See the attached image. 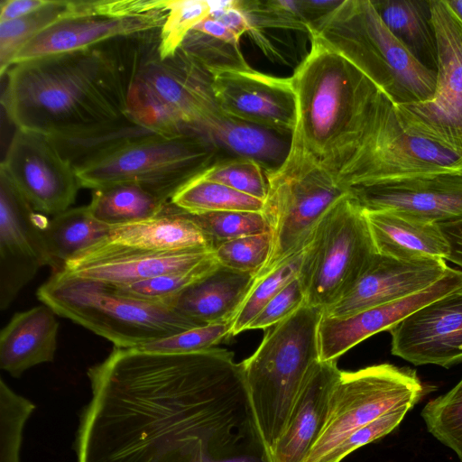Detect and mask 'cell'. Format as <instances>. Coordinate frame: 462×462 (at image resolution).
I'll use <instances>...</instances> for the list:
<instances>
[{
  "mask_svg": "<svg viewBox=\"0 0 462 462\" xmlns=\"http://www.w3.org/2000/svg\"><path fill=\"white\" fill-rule=\"evenodd\" d=\"M309 37L310 51L291 77L297 116L283 162L319 167L342 185L372 150L394 105L352 62Z\"/></svg>",
  "mask_w": 462,
  "mask_h": 462,
  "instance_id": "3957f363",
  "label": "cell"
},
{
  "mask_svg": "<svg viewBox=\"0 0 462 462\" xmlns=\"http://www.w3.org/2000/svg\"><path fill=\"white\" fill-rule=\"evenodd\" d=\"M448 267L443 259H404L376 253L356 284L323 315L344 317L402 300L431 286Z\"/></svg>",
  "mask_w": 462,
  "mask_h": 462,
  "instance_id": "ffe728a7",
  "label": "cell"
},
{
  "mask_svg": "<svg viewBox=\"0 0 462 462\" xmlns=\"http://www.w3.org/2000/svg\"><path fill=\"white\" fill-rule=\"evenodd\" d=\"M414 370L390 364L341 371L332 389L325 425L304 462H320L345 437L423 395Z\"/></svg>",
  "mask_w": 462,
  "mask_h": 462,
  "instance_id": "8fae6325",
  "label": "cell"
},
{
  "mask_svg": "<svg viewBox=\"0 0 462 462\" xmlns=\"http://www.w3.org/2000/svg\"><path fill=\"white\" fill-rule=\"evenodd\" d=\"M272 248L270 231L223 242L215 247L213 254L218 264L256 276L266 265Z\"/></svg>",
  "mask_w": 462,
  "mask_h": 462,
  "instance_id": "b9f144b4",
  "label": "cell"
},
{
  "mask_svg": "<svg viewBox=\"0 0 462 462\" xmlns=\"http://www.w3.org/2000/svg\"><path fill=\"white\" fill-rule=\"evenodd\" d=\"M171 202L186 212L195 214L219 211L263 212L264 207L263 200L200 176L180 190Z\"/></svg>",
  "mask_w": 462,
  "mask_h": 462,
  "instance_id": "d6a6232c",
  "label": "cell"
},
{
  "mask_svg": "<svg viewBox=\"0 0 462 462\" xmlns=\"http://www.w3.org/2000/svg\"><path fill=\"white\" fill-rule=\"evenodd\" d=\"M304 305V291L299 277H296L263 307L247 330H266L286 319Z\"/></svg>",
  "mask_w": 462,
  "mask_h": 462,
  "instance_id": "7dc6e473",
  "label": "cell"
},
{
  "mask_svg": "<svg viewBox=\"0 0 462 462\" xmlns=\"http://www.w3.org/2000/svg\"><path fill=\"white\" fill-rule=\"evenodd\" d=\"M43 216L36 213L7 174L0 170V309L51 259L43 238Z\"/></svg>",
  "mask_w": 462,
  "mask_h": 462,
  "instance_id": "9a60e30c",
  "label": "cell"
},
{
  "mask_svg": "<svg viewBox=\"0 0 462 462\" xmlns=\"http://www.w3.org/2000/svg\"><path fill=\"white\" fill-rule=\"evenodd\" d=\"M255 276L217 265L169 302V307L199 326L230 322Z\"/></svg>",
  "mask_w": 462,
  "mask_h": 462,
  "instance_id": "d4e9b609",
  "label": "cell"
},
{
  "mask_svg": "<svg viewBox=\"0 0 462 462\" xmlns=\"http://www.w3.org/2000/svg\"><path fill=\"white\" fill-rule=\"evenodd\" d=\"M376 253L365 211L347 193L321 217L303 250L298 277L306 305L324 311L336 303Z\"/></svg>",
  "mask_w": 462,
  "mask_h": 462,
  "instance_id": "ba28073f",
  "label": "cell"
},
{
  "mask_svg": "<svg viewBox=\"0 0 462 462\" xmlns=\"http://www.w3.org/2000/svg\"><path fill=\"white\" fill-rule=\"evenodd\" d=\"M340 373L337 361H319L312 368L271 451L273 462L305 461L325 425L330 394Z\"/></svg>",
  "mask_w": 462,
  "mask_h": 462,
  "instance_id": "603a6c76",
  "label": "cell"
},
{
  "mask_svg": "<svg viewBox=\"0 0 462 462\" xmlns=\"http://www.w3.org/2000/svg\"><path fill=\"white\" fill-rule=\"evenodd\" d=\"M392 354L415 365L462 363V287L416 310L389 330Z\"/></svg>",
  "mask_w": 462,
  "mask_h": 462,
  "instance_id": "d6986e66",
  "label": "cell"
},
{
  "mask_svg": "<svg viewBox=\"0 0 462 462\" xmlns=\"http://www.w3.org/2000/svg\"><path fill=\"white\" fill-rule=\"evenodd\" d=\"M161 29L14 64L1 104L18 129L75 137L127 119V95L142 64L159 52Z\"/></svg>",
  "mask_w": 462,
  "mask_h": 462,
  "instance_id": "7a4b0ae2",
  "label": "cell"
},
{
  "mask_svg": "<svg viewBox=\"0 0 462 462\" xmlns=\"http://www.w3.org/2000/svg\"><path fill=\"white\" fill-rule=\"evenodd\" d=\"M446 2L462 23V0H446Z\"/></svg>",
  "mask_w": 462,
  "mask_h": 462,
  "instance_id": "f5cc1de1",
  "label": "cell"
},
{
  "mask_svg": "<svg viewBox=\"0 0 462 462\" xmlns=\"http://www.w3.org/2000/svg\"><path fill=\"white\" fill-rule=\"evenodd\" d=\"M439 225L449 247L447 260L462 267V220Z\"/></svg>",
  "mask_w": 462,
  "mask_h": 462,
  "instance_id": "f907efd6",
  "label": "cell"
},
{
  "mask_svg": "<svg viewBox=\"0 0 462 462\" xmlns=\"http://www.w3.org/2000/svg\"><path fill=\"white\" fill-rule=\"evenodd\" d=\"M211 74L228 69L251 67L244 58L239 44H233L191 29L179 47Z\"/></svg>",
  "mask_w": 462,
  "mask_h": 462,
  "instance_id": "7bdbcfd3",
  "label": "cell"
},
{
  "mask_svg": "<svg viewBox=\"0 0 462 462\" xmlns=\"http://www.w3.org/2000/svg\"><path fill=\"white\" fill-rule=\"evenodd\" d=\"M231 323L208 324L160 338L137 348L147 352L182 354L208 350L216 347L230 337Z\"/></svg>",
  "mask_w": 462,
  "mask_h": 462,
  "instance_id": "f6af8a7d",
  "label": "cell"
},
{
  "mask_svg": "<svg viewBox=\"0 0 462 462\" xmlns=\"http://www.w3.org/2000/svg\"><path fill=\"white\" fill-rule=\"evenodd\" d=\"M364 211L377 253L404 259H448V244L439 224L390 210Z\"/></svg>",
  "mask_w": 462,
  "mask_h": 462,
  "instance_id": "484cf974",
  "label": "cell"
},
{
  "mask_svg": "<svg viewBox=\"0 0 462 462\" xmlns=\"http://www.w3.org/2000/svg\"><path fill=\"white\" fill-rule=\"evenodd\" d=\"M87 375L76 462H273L231 351L115 346Z\"/></svg>",
  "mask_w": 462,
  "mask_h": 462,
  "instance_id": "6da1fadb",
  "label": "cell"
},
{
  "mask_svg": "<svg viewBox=\"0 0 462 462\" xmlns=\"http://www.w3.org/2000/svg\"><path fill=\"white\" fill-rule=\"evenodd\" d=\"M421 417L429 432L462 460V379L449 392L430 401Z\"/></svg>",
  "mask_w": 462,
  "mask_h": 462,
  "instance_id": "8d00e7d4",
  "label": "cell"
},
{
  "mask_svg": "<svg viewBox=\"0 0 462 462\" xmlns=\"http://www.w3.org/2000/svg\"><path fill=\"white\" fill-rule=\"evenodd\" d=\"M218 265L213 255L199 264L186 270L158 275L126 284H110L114 291L141 301L168 306L169 302L194 282L199 281ZM169 307V306H168Z\"/></svg>",
  "mask_w": 462,
  "mask_h": 462,
  "instance_id": "d590c367",
  "label": "cell"
},
{
  "mask_svg": "<svg viewBox=\"0 0 462 462\" xmlns=\"http://www.w3.org/2000/svg\"><path fill=\"white\" fill-rule=\"evenodd\" d=\"M112 226L97 220L88 206L43 217L42 229L54 272L78 254L106 239Z\"/></svg>",
  "mask_w": 462,
  "mask_h": 462,
  "instance_id": "f546056e",
  "label": "cell"
},
{
  "mask_svg": "<svg viewBox=\"0 0 462 462\" xmlns=\"http://www.w3.org/2000/svg\"><path fill=\"white\" fill-rule=\"evenodd\" d=\"M219 151L235 157L252 159L266 170L279 168L286 159L290 143L278 133L223 116L202 134Z\"/></svg>",
  "mask_w": 462,
  "mask_h": 462,
  "instance_id": "f1b7e54d",
  "label": "cell"
},
{
  "mask_svg": "<svg viewBox=\"0 0 462 462\" xmlns=\"http://www.w3.org/2000/svg\"><path fill=\"white\" fill-rule=\"evenodd\" d=\"M153 134H159L129 118L110 128L87 135L50 137L60 155L76 171Z\"/></svg>",
  "mask_w": 462,
  "mask_h": 462,
  "instance_id": "1f68e13d",
  "label": "cell"
},
{
  "mask_svg": "<svg viewBox=\"0 0 462 462\" xmlns=\"http://www.w3.org/2000/svg\"><path fill=\"white\" fill-rule=\"evenodd\" d=\"M323 310L302 306L266 329L252 356L241 362L252 408L272 451L309 374L319 361L318 327Z\"/></svg>",
  "mask_w": 462,
  "mask_h": 462,
  "instance_id": "5b68a950",
  "label": "cell"
},
{
  "mask_svg": "<svg viewBox=\"0 0 462 462\" xmlns=\"http://www.w3.org/2000/svg\"><path fill=\"white\" fill-rule=\"evenodd\" d=\"M212 255L210 250L155 252L103 240L69 260L61 271L119 285L189 269Z\"/></svg>",
  "mask_w": 462,
  "mask_h": 462,
  "instance_id": "44dd1931",
  "label": "cell"
},
{
  "mask_svg": "<svg viewBox=\"0 0 462 462\" xmlns=\"http://www.w3.org/2000/svg\"><path fill=\"white\" fill-rule=\"evenodd\" d=\"M443 173H462V155L408 131L394 106L372 150L343 185L347 189L358 184Z\"/></svg>",
  "mask_w": 462,
  "mask_h": 462,
  "instance_id": "2e32d148",
  "label": "cell"
},
{
  "mask_svg": "<svg viewBox=\"0 0 462 462\" xmlns=\"http://www.w3.org/2000/svg\"><path fill=\"white\" fill-rule=\"evenodd\" d=\"M412 407L403 405L390 411L345 437L320 462H340L354 450L392 432Z\"/></svg>",
  "mask_w": 462,
  "mask_h": 462,
  "instance_id": "bcb514c9",
  "label": "cell"
},
{
  "mask_svg": "<svg viewBox=\"0 0 462 462\" xmlns=\"http://www.w3.org/2000/svg\"><path fill=\"white\" fill-rule=\"evenodd\" d=\"M168 14L169 0H74L71 12L29 41L14 64L162 29Z\"/></svg>",
  "mask_w": 462,
  "mask_h": 462,
  "instance_id": "7c38bea8",
  "label": "cell"
},
{
  "mask_svg": "<svg viewBox=\"0 0 462 462\" xmlns=\"http://www.w3.org/2000/svg\"><path fill=\"white\" fill-rule=\"evenodd\" d=\"M210 13L208 1L169 0V14L161 29L160 56L173 54L187 33Z\"/></svg>",
  "mask_w": 462,
  "mask_h": 462,
  "instance_id": "ee69618b",
  "label": "cell"
},
{
  "mask_svg": "<svg viewBox=\"0 0 462 462\" xmlns=\"http://www.w3.org/2000/svg\"><path fill=\"white\" fill-rule=\"evenodd\" d=\"M310 36L352 62L395 106L428 102L434 97L436 72L397 40L371 0H342L310 24Z\"/></svg>",
  "mask_w": 462,
  "mask_h": 462,
  "instance_id": "277c9868",
  "label": "cell"
},
{
  "mask_svg": "<svg viewBox=\"0 0 462 462\" xmlns=\"http://www.w3.org/2000/svg\"><path fill=\"white\" fill-rule=\"evenodd\" d=\"M0 170L35 211L52 217L69 208L81 187L51 137L38 132L16 128Z\"/></svg>",
  "mask_w": 462,
  "mask_h": 462,
  "instance_id": "5bb4252c",
  "label": "cell"
},
{
  "mask_svg": "<svg viewBox=\"0 0 462 462\" xmlns=\"http://www.w3.org/2000/svg\"><path fill=\"white\" fill-rule=\"evenodd\" d=\"M184 212L209 238L214 249L226 241L271 231L263 212L219 211L198 214Z\"/></svg>",
  "mask_w": 462,
  "mask_h": 462,
  "instance_id": "f35d334b",
  "label": "cell"
},
{
  "mask_svg": "<svg viewBox=\"0 0 462 462\" xmlns=\"http://www.w3.org/2000/svg\"><path fill=\"white\" fill-rule=\"evenodd\" d=\"M56 313L42 304L15 313L0 333V367L14 378L52 362L57 349Z\"/></svg>",
  "mask_w": 462,
  "mask_h": 462,
  "instance_id": "cb8c5ba5",
  "label": "cell"
},
{
  "mask_svg": "<svg viewBox=\"0 0 462 462\" xmlns=\"http://www.w3.org/2000/svg\"><path fill=\"white\" fill-rule=\"evenodd\" d=\"M302 256L303 251L255 277L254 282L231 321L230 336L247 330L263 307L282 289L298 277Z\"/></svg>",
  "mask_w": 462,
  "mask_h": 462,
  "instance_id": "e575fe53",
  "label": "cell"
},
{
  "mask_svg": "<svg viewBox=\"0 0 462 462\" xmlns=\"http://www.w3.org/2000/svg\"><path fill=\"white\" fill-rule=\"evenodd\" d=\"M438 45L434 97L395 106L402 125L462 155V23L446 0L430 1Z\"/></svg>",
  "mask_w": 462,
  "mask_h": 462,
  "instance_id": "4fadbf2b",
  "label": "cell"
},
{
  "mask_svg": "<svg viewBox=\"0 0 462 462\" xmlns=\"http://www.w3.org/2000/svg\"><path fill=\"white\" fill-rule=\"evenodd\" d=\"M104 240L155 252L214 251L204 232L171 202L153 218L112 226Z\"/></svg>",
  "mask_w": 462,
  "mask_h": 462,
  "instance_id": "4316f807",
  "label": "cell"
},
{
  "mask_svg": "<svg viewBox=\"0 0 462 462\" xmlns=\"http://www.w3.org/2000/svg\"><path fill=\"white\" fill-rule=\"evenodd\" d=\"M365 211H394L442 224L462 220V173L430 174L351 186Z\"/></svg>",
  "mask_w": 462,
  "mask_h": 462,
  "instance_id": "ac0fdd59",
  "label": "cell"
},
{
  "mask_svg": "<svg viewBox=\"0 0 462 462\" xmlns=\"http://www.w3.org/2000/svg\"><path fill=\"white\" fill-rule=\"evenodd\" d=\"M50 0H5L0 6V23L22 18L45 6Z\"/></svg>",
  "mask_w": 462,
  "mask_h": 462,
  "instance_id": "681fc988",
  "label": "cell"
},
{
  "mask_svg": "<svg viewBox=\"0 0 462 462\" xmlns=\"http://www.w3.org/2000/svg\"><path fill=\"white\" fill-rule=\"evenodd\" d=\"M169 203L138 184L124 182L94 189L88 207L97 220L116 226L153 218Z\"/></svg>",
  "mask_w": 462,
  "mask_h": 462,
  "instance_id": "4dcf8cb0",
  "label": "cell"
},
{
  "mask_svg": "<svg viewBox=\"0 0 462 462\" xmlns=\"http://www.w3.org/2000/svg\"><path fill=\"white\" fill-rule=\"evenodd\" d=\"M127 116L162 135L202 134L223 116L213 90V76L180 48L160 52L139 69L127 95Z\"/></svg>",
  "mask_w": 462,
  "mask_h": 462,
  "instance_id": "52a82bcc",
  "label": "cell"
},
{
  "mask_svg": "<svg viewBox=\"0 0 462 462\" xmlns=\"http://www.w3.org/2000/svg\"><path fill=\"white\" fill-rule=\"evenodd\" d=\"M218 150L202 134H153L76 171L83 188L138 184L167 202L217 160Z\"/></svg>",
  "mask_w": 462,
  "mask_h": 462,
  "instance_id": "9c48e42d",
  "label": "cell"
},
{
  "mask_svg": "<svg viewBox=\"0 0 462 462\" xmlns=\"http://www.w3.org/2000/svg\"><path fill=\"white\" fill-rule=\"evenodd\" d=\"M200 177L228 186L239 192L265 201L268 194L266 169L252 159H219Z\"/></svg>",
  "mask_w": 462,
  "mask_h": 462,
  "instance_id": "60d3db41",
  "label": "cell"
},
{
  "mask_svg": "<svg viewBox=\"0 0 462 462\" xmlns=\"http://www.w3.org/2000/svg\"><path fill=\"white\" fill-rule=\"evenodd\" d=\"M56 315L71 319L115 346L134 348L199 326L171 308L116 293L110 284L62 271L37 291Z\"/></svg>",
  "mask_w": 462,
  "mask_h": 462,
  "instance_id": "8992f818",
  "label": "cell"
},
{
  "mask_svg": "<svg viewBox=\"0 0 462 462\" xmlns=\"http://www.w3.org/2000/svg\"><path fill=\"white\" fill-rule=\"evenodd\" d=\"M36 409L0 380V462H21L20 452L25 424Z\"/></svg>",
  "mask_w": 462,
  "mask_h": 462,
  "instance_id": "74e56055",
  "label": "cell"
},
{
  "mask_svg": "<svg viewBox=\"0 0 462 462\" xmlns=\"http://www.w3.org/2000/svg\"><path fill=\"white\" fill-rule=\"evenodd\" d=\"M213 90L226 117L291 136L296 125V96L291 78L247 69L217 71Z\"/></svg>",
  "mask_w": 462,
  "mask_h": 462,
  "instance_id": "e0dca14e",
  "label": "cell"
},
{
  "mask_svg": "<svg viewBox=\"0 0 462 462\" xmlns=\"http://www.w3.org/2000/svg\"><path fill=\"white\" fill-rule=\"evenodd\" d=\"M380 18L397 40L423 66L437 74L438 45L430 1H372Z\"/></svg>",
  "mask_w": 462,
  "mask_h": 462,
  "instance_id": "83f0119b",
  "label": "cell"
},
{
  "mask_svg": "<svg viewBox=\"0 0 462 462\" xmlns=\"http://www.w3.org/2000/svg\"><path fill=\"white\" fill-rule=\"evenodd\" d=\"M192 29L202 32L222 41L240 45V39L217 20L208 16Z\"/></svg>",
  "mask_w": 462,
  "mask_h": 462,
  "instance_id": "816d5d0a",
  "label": "cell"
},
{
  "mask_svg": "<svg viewBox=\"0 0 462 462\" xmlns=\"http://www.w3.org/2000/svg\"><path fill=\"white\" fill-rule=\"evenodd\" d=\"M73 1L50 0L45 6L22 18L0 23V75L13 66L20 50L45 28L71 12Z\"/></svg>",
  "mask_w": 462,
  "mask_h": 462,
  "instance_id": "836d02e7",
  "label": "cell"
},
{
  "mask_svg": "<svg viewBox=\"0 0 462 462\" xmlns=\"http://www.w3.org/2000/svg\"><path fill=\"white\" fill-rule=\"evenodd\" d=\"M460 287L462 271L448 267L431 286L402 300L344 317H328L322 313L318 327L319 361H337L367 337L389 330L416 310Z\"/></svg>",
  "mask_w": 462,
  "mask_h": 462,
  "instance_id": "7402d4cb",
  "label": "cell"
},
{
  "mask_svg": "<svg viewBox=\"0 0 462 462\" xmlns=\"http://www.w3.org/2000/svg\"><path fill=\"white\" fill-rule=\"evenodd\" d=\"M236 5L245 15L250 28L299 31L310 36V23L304 14L301 1L236 0Z\"/></svg>",
  "mask_w": 462,
  "mask_h": 462,
  "instance_id": "ab89813d",
  "label": "cell"
},
{
  "mask_svg": "<svg viewBox=\"0 0 462 462\" xmlns=\"http://www.w3.org/2000/svg\"><path fill=\"white\" fill-rule=\"evenodd\" d=\"M208 16L220 22L239 39L250 29L245 15L236 7V0H232L230 5L225 8H210Z\"/></svg>",
  "mask_w": 462,
  "mask_h": 462,
  "instance_id": "c3c4849f",
  "label": "cell"
},
{
  "mask_svg": "<svg viewBox=\"0 0 462 462\" xmlns=\"http://www.w3.org/2000/svg\"><path fill=\"white\" fill-rule=\"evenodd\" d=\"M266 175L268 194L263 213L271 227L273 248L257 275L303 251L321 217L348 193L330 173L306 163L283 162L266 170Z\"/></svg>",
  "mask_w": 462,
  "mask_h": 462,
  "instance_id": "30bf717a",
  "label": "cell"
}]
</instances>
